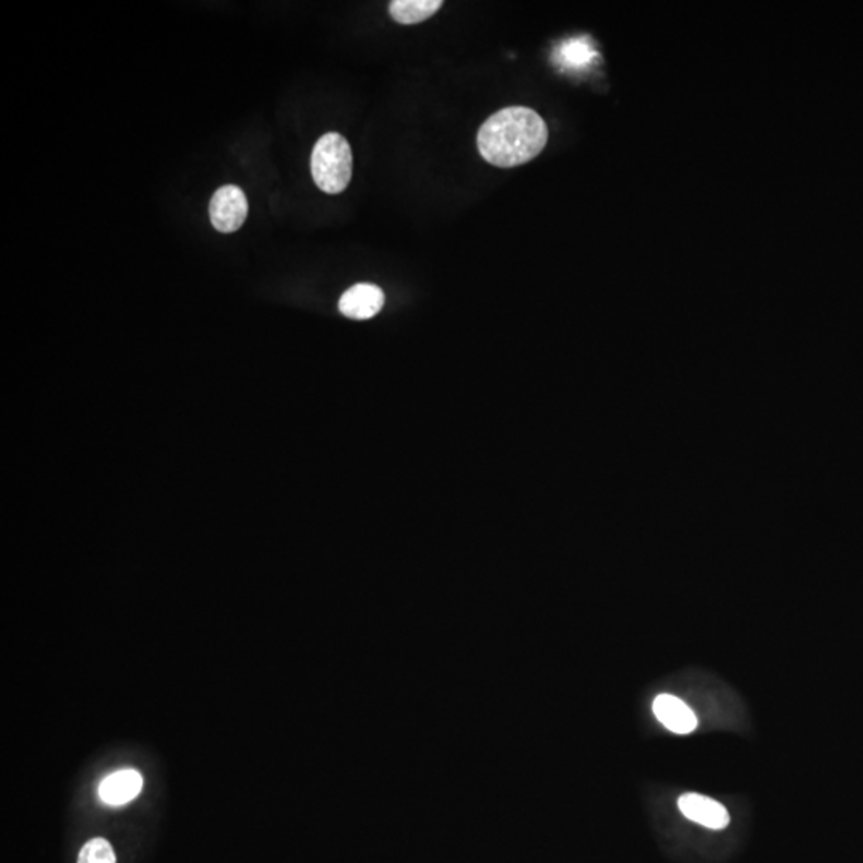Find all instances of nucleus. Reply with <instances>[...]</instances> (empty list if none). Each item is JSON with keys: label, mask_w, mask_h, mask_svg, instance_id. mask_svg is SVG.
I'll return each instance as SVG.
<instances>
[{"label": "nucleus", "mask_w": 863, "mask_h": 863, "mask_svg": "<svg viewBox=\"0 0 863 863\" xmlns=\"http://www.w3.org/2000/svg\"><path fill=\"white\" fill-rule=\"evenodd\" d=\"M549 130L535 109L514 106L501 109L481 125L477 144L481 157L494 167L528 164L544 151Z\"/></svg>", "instance_id": "obj_1"}, {"label": "nucleus", "mask_w": 863, "mask_h": 863, "mask_svg": "<svg viewBox=\"0 0 863 863\" xmlns=\"http://www.w3.org/2000/svg\"><path fill=\"white\" fill-rule=\"evenodd\" d=\"M384 305V293L371 284L353 285L339 299V311L346 317L367 320L380 314Z\"/></svg>", "instance_id": "obj_4"}, {"label": "nucleus", "mask_w": 863, "mask_h": 863, "mask_svg": "<svg viewBox=\"0 0 863 863\" xmlns=\"http://www.w3.org/2000/svg\"><path fill=\"white\" fill-rule=\"evenodd\" d=\"M352 149L339 133H326L315 143L311 171L315 184L326 194H341L352 180Z\"/></svg>", "instance_id": "obj_2"}, {"label": "nucleus", "mask_w": 863, "mask_h": 863, "mask_svg": "<svg viewBox=\"0 0 863 863\" xmlns=\"http://www.w3.org/2000/svg\"><path fill=\"white\" fill-rule=\"evenodd\" d=\"M553 58L562 69H586L595 58H598V53L590 37L580 36L563 43L556 48Z\"/></svg>", "instance_id": "obj_8"}, {"label": "nucleus", "mask_w": 863, "mask_h": 863, "mask_svg": "<svg viewBox=\"0 0 863 863\" xmlns=\"http://www.w3.org/2000/svg\"><path fill=\"white\" fill-rule=\"evenodd\" d=\"M143 777L135 769H123L106 777L99 786V798L111 806H122L140 795Z\"/></svg>", "instance_id": "obj_7"}, {"label": "nucleus", "mask_w": 863, "mask_h": 863, "mask_svg": "<svg viewBox=\"0 0 863 863\" xmlns=\"http://www.w3.org/2000/svg\"><path fill=\"white\" fill-rule=\"evenodd\" d=\"M77 863H116L115 849L111 842L95 838L81 849Z\"/></svg>", "instance_id": "obj_10"}, {"label": "nucleus", "mask_w": 863, "mask_h": 863, "mask_svg": "<svg viewBox=\"0 0 863 863\" xmlns=\"http://www.w3.org/2000/svg\"><path fill=\"white\" fill-rule=\"evenodd\" d=\"M652 711L663 727L676 734H690L697 727L696 715L679 697L660 694L652 703Z\"/></svg>", "instance_id": "obj_6"}, {"label": "nucleus", "mask_w": 863, "mask_h": 863, "mask_svg": "<svg viewBox=\"0 0 863 863\" xmlns=\"http://www.w3.org/2000/svg\"><path fill=\"white\" fill-rule=\"evenodd\" d=\"M442 5V0H394L388 12L397 23L416 24L431 19Z\"/></svg>", "instance_id": "obj_9"}, {"label": "nucleus", "mask_w": 863, "mask_h": 863, "mask_svg": "<svg viewBox=\"0 0 863 863\" xmlns=\"http://www.w3.org/2000/svg\"><path fill=\"white\" fill-rule=\"evenodd\" d=\"M249 215V201L239 185H223L209 201V219L213 228L223 233L242 228Z\"/></svg>", "instance_id": "obj_3"}, {"label": "nucleus", "mask_w": 863, "mask_h": 863, "mask_svg": "<svg viewBox=\"0 0 863 863\" xmlns=\"http://www.w3.org/2000/svg\"><path fill=\"white\" fill-rule=\"evenodd\" d=\"M679 807L684 817L710 830H723L731 822L723 804L697 793H686L680 798Z\"/></svg>", "instance_id": "obj_5"}]
</instances>
